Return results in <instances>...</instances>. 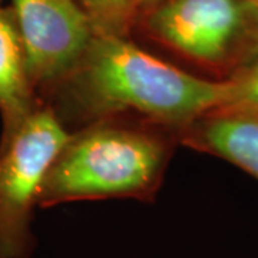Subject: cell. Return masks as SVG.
<instances>
[{
    "label": "cell",
    "mask_w": 258,
    "mask_h": 258,
    "mask_svg": "<svg viewBox=\"0 0 258 258\" xmlns=\"http://www.w3.org/2000/svg\"><path fill=\"white\" fill-rule=\"evenodd\" d=\"M47 96L59 119L92 123L137 118L176 135L194 119L224 106L228 81L188 74L148 53L129 37L96 36Z\"/></svg>",
    "instance_id": "6da1fadb"
},
{
    "label": "cell",
    "mask_w": 258,
    "mask_h": 258,
    "mask_svg": "<svg viewBox=\"0 0 258 258\" xmlns=\"http://www.w3.org/2000/svg\"><path fill=\"white\" fill-rule=\"evenodd\" d=\"M176 135L142 120L101 119L71 134L47 169L37 207L78 201L151 203L162 184Z\"/></svg>",
    "instance_id": "7a4b0ae2"
},
{
    "label": "cell",
    "mask_w": 258,
    "mask_h": 258,
    "mask_svg": "<svg viewBox=\"0 0 258 258\" xmlns=\"http://www.w3.org/2000/svg\"><path fill=\"white\" fill-rule=\"evenodd\" d=\"M134 30L225 81L258 53V0H159L139 9Z\"/></svg>",
    "instance_id": "3957f363"
},
{
    "label": "cell",
    "mask_w": 258,
    "mask_h": 258,
    "mask_svg": "<svg viewBox=\"0 0 258 258\" xmlns=\"http://www.w3.org/2000/svg\"><path fill=\"white\" fill-rule=\"evenodd\" d=\"M71 132L45 103L0 139V258H30L33 211L47 169Z\"/></svg>",
    "instance_id": "277c9868"
},
{
    "label": "cell",
    "mask_w": 258,
    "mask_h": 258,
    "mask_svg": "<svg viewBox=\"0 0 258 258\" xmlns=\"http://www.w3.org/2000/svg\"><path fill=\"white\" fill-rule=\"evenodd\" d=\"M23 40L29 76L40 93L52 91L83 55L93 36L75 0H10Z\"/></svg>",
    "instance_id": "5b68a950"
},
{
    "label": "cell",
    "mask_w": 258,
    "mask_h": 258,
    "mask_svg": "<svg viewBox=\"0 0 258 258\" xmlns=\"http://www.w3.org/2000/svg\"><path fill=\"white\" fill-rule=\"evenodd\" d=\"M176 139L258 179V112L215 108L178 131Z\"/></svg>",
    "instance_id": "8992f818"
},
{
    "label": "cell",
    "mask_w": 258,
    "mask_h": 258,
    "mask_svg": "<svg viewBox=\"0 0 258 258\" xmlns=\"http://www.w3.org/2000/svg\"><path fill=\"white\" fill-rule=\"evenodd\" d=\"M43 103L29 76L23 40L12 6H0V113L3 132Z\"/></svg>",
    "instance_id": "52a82bcc"
},
{
    "label": "cell",
    "mask_w": 258,
    "mask_h": 258,
    "mask_svg": "<svg viewBox=\"0 0 258 258\" xmlns=\"http://www.w3.org/2000/svg\"><path fill=\"white\" fill-rule=\"evenodd\" d=\"M96 36L131 37L138 18L135 0H75Z\"/></svg>",
    "instance_id": "ba28073f"
},
{
    "label": "cell",
    "mask_w": 258,
    "mask_h": 258,
    "mask_svg": "<svg viewBox=\"0 0 258 258\" xmlns=\"http://www.w3.org/2000/svg\"><path fill=\"white\" fill-rule=\"evenodd\" d=\"M227 81L230 96L221 108L258 112V53Z\"/></svg>",
    "instance_id": "9c48e42d"
},
{
    "label": "cell",
    "mask_w": 258,
    "mask_h": 258,
    "mask_svg": "<svg viewBox=\"0 0 258 258\" xmlns=\"http://www.w3.org/2000/svg\"><path fill=\"white\" fill-rule=\"evenodd\" d=\"M135 2H137L138 9H142V8L149 6V5H152V3H157V2H159V0H135Z\"/></svg>",
    "instance_id": "30bf717a"
},
{
    "label": "cell",
    "mask_w": 258,
    "mask_h": 258,
    "mask_svg": "<svg viewBox=\"0 0 258 258\" xmlns=\"http://www.w3.org/2000/svg\"><path fill=\"white\" fill-rule=\"evenodd\" d=\"M2 2H3V0H0V6H2Z\"/></svg>",
    "instance_id": "8fae6325"
}]
</instances>
